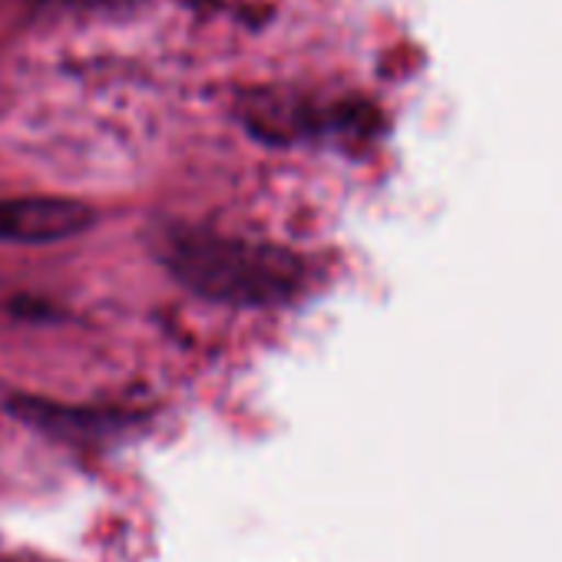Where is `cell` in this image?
I'll return each mask as SVG.
<instances>
[{
	"instance_id": "7a4b0ae2",
	"label": "cell",
	"mask_w": 562,
	"mask_h": 562,
	"mask_svg": "<svg viewBox=\"0 0 562 562\" xmlns=\"http://www.w3.org/2000/svg\"><path fill=\"white\" fill-rule=\"evenodd\" d=\"M97 225V212L77 199H0V241L57 245Z\"/></svg>"
},
{
	"instance_id": "6da1fadb",
	"label": "cell",
	"mask_w": 562,
	"mask_h": 562,
	"mask_svg": "<svg viewBox=\"0 0 562 562\" xmlns=\"http://www.w3.org/2000/svg\"><path fill=\"white\" fill-rule=\"evenodd\" d=\"M159 261L182 289L232 308H274L308 285V261L292 248L176 225L156 241Z\"/></svg>"
}]
</instances>
